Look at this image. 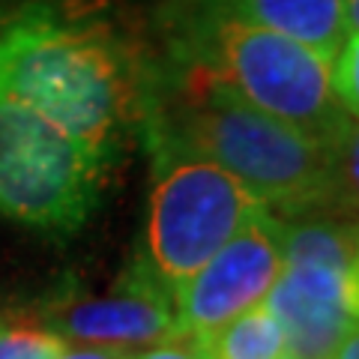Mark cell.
I'll return each instance as SVG.
<instances>
[{"mask_svg":"<svg viewBox=\"0 0 359 359\" xmlns=\"http://www.w3.org/2000/svg\"><path fill=\"white\" fill-rule=\"evenodd\" d=\"M138 123L174 135L255 192L278 216L327 212L353 201L356 138L347 147L266 114L204 66L165 51L144 60Z\"/></svg>","mask_w":359,"mask_h":359,"instance_id":"6da1fadb","label":"cell"},{"mask_svg":"<svg viewBox=\"0 0 359 359\" xmlns=\"http://www.w3.org/2000/svg\"><path fill=\"white\" fill-rule=\"evenodd\" d=\"M144 60L108 25L30 9L0 30V99L117 159L138 126Z\"/></svg>","mask_w":359,"mask_h":359,"instance_id":"7a4b0ae2","label":"cell"},{"mask_svg":"<svg viewBox=\"0 0 359 359\" xmlns=\"http://www.w3.org/2000/svg\"><path fill=\"white\" fill-rule=\"evenodd\" d=\"M165 51L204 66L266 114L332 147H347L356 138L353 117L330 84L332 60L285 33L243 21L212 0H174L165 15Z\"/></svg>","mask_w":359,"mask_h":359,"instance_id":"3957f363","label":"cell"},{"mask_svg":"<svg viewBox=\"0 0 359 359\" xmlns=\"http://www.w3.org/2000/svg\"><path fill=\"white\" fill-rule=\"evenodd\" d=\"M138 132L150 153L141 261L174 294L266 204L159 126L138 123Z\"/></svg>","mask_w":359,"mask_h":359,"instance_id":"277c9868","label":"cell"},{"mask_svg":"<svg viewBox=\"0 0 359 359\" xmlns=\"http://www.w3.org/2000/svg\"><path fill=\"white\" fill-rule=\"evenodd\" d=\"M114 156L87 147L30 108L0 99V216L75 233L102 204Z\"/></svg>","mask_w":359,"mask_h":359,"instance_id":"5b68a950","label":"cell"},{"mask_svg":"<svg viewBox=\"0 0 359 359\" xmlns=\"http://www.w3.org/2000/svg\"><path fill=\"white\" fill-rule=\"evenodd\" d=\"M282 266L285 222L264 207L171 294L180 332L207 341L224 323L261 306Z\"/></svg>","mask_w":359,"mask_h":359,"instance_id":"8992f818","label":"cell"},{"mask_svg":"<svg viewBox=\"0 0 359 359\" xmlns=\"http://www.w3.org/2000/svg\"><path fill=\"white\" fill-rule=\"evenodd\" d=\"M39 323L69 344L138 351L180 332L174 299L153 269L138 257L105 297L57 294L39 311Z\"/></svg>","mask_w":359,"mask_h":359,"instance_id":"52a82bcc","label":"cell"},{"mask_svg":"<svg viewBox=\"0 0 359 359\" xmlns=\"http://www.w3.org/2000/svg\"><path fill=\"white\" fill-rule=\"evenodd\" d=\"M264 306L282 323L287 359H332L356 330L359 269L285 264Z\"/></svg>","mask_w":359,"mask_h":359,"instance_id":"ba28073f","label":"cell"},{"mask_svg":"<svg viewBox=\"0 0 359 359\" xmlns=\"http://www.w3.org/2000/svg\"><path fill=\"white\" fill-rule=\"evenodd\" d=\"M212 4L243 21L285 33L327 60H332L351 36H359V0H212Z\"/></svg>","mask_w":359,"mask_h":359,"instance_id":"9c48e42d","label":"cell"},{"mask_svg":"<svg viewBox=\"0 0 359 359\" xmlns=\"http://www.w3.org/2000/svg\"><path fill=\"white\" fill-rule=\"evenodd\" d=\"M204 344L210 359H287L285 330L264 302L224 323Z\"/></svg>","mask_w":359,"mask_h":359,"instance_id":"30bf717a","label":"cell"},{"mask_svg":"<svg viewBox=\"0 0 359 359\" xmlns=\"http://www.w3.org/2000/svg\"><path fill=\"white\" fill-rule=\"evenodd\" d=\"M66 347L39 320H0V359H54Z\"/></svg>","mask_w":359,"mask_h":359,"instance_id":"8fae6325","label":"cell"},{"mask_svg":"<svg viewBox=\"0 0 359 359\" xmlns=\"http://www.w3.org/2000/svg\"><path fill=\"white\" fill-rule=\"evenodd\" d=\"M330 84H332V93L341 102V108L351 117H356V105H359V36H351L341 45V51L332 57Z\"/></svg>","mask_w":359,"mask_h":359,"instance_id":"7c38bea8","label":"cell"},{"mask_svg":"<svg viewBox=\"0 0 359 359\" xmlns=\"http://www.w3.org/2000/svg\"><path fill=\"white\" fill-rule=\"evenodd\" d=\"M126 359H210V353L201 339H195V335H189V332H177L171 339L138 347L135 353L129 351Z\"/></svg>","mask_w":359,"mask_h":359,"instance_id":"4fadbf2b","label":"cell"},{"mask_svg":"<svg viewBox=\"0 0 359 359\" xmlns=\"http://www.w3.org/2000/svg\"><path fill=\"white\" fill-rule=\"evenodd\" d=\"M126 353L129 351H117V347H96V344L69 347L66 344L54 359H126Z\"/></svg>","mask_w":359,"mask_h":359,"instance_id":"5bb4252c","label":"cell"}]
</instances>
